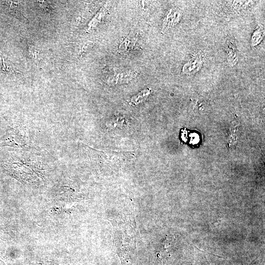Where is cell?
I'll list each match as a JSON object with an SVG mask.
<instances>
[{
  "label": "cell",
  "instance_id": "obj_1",
  "mask_svg": "<svg viewBox=\"0 0 265 265\" xmlns=\"http://www.w3.org/2000/svg\"><path fill=\"white\" fill-rule=\"evenodd\" d=\"M136 76L135 72L129 70H119L114 72L107 79L109 84H115L128 82Z\"/></svg>",
  "mask_w": 265,
  "mask_h": 265
},
{
  "label": "cell",
  "instance_id": "obj_7",
  "mask_svg": "<svg viewBox=\"0 0 265 265\" xmlns=\"http://www.w3.org/2000/svg\"><path fill=\"white\" fill-rule=\"evenodd\" d=\"M201 262V265H211L207 260L206 257L204 256V258L202 259Z\"/></svg>",
  "mask_w": 265,
  "mask_h": 265
},
{
  "label": "cell",
  "instance_id": "obj_6",
  "mask_svg": "<svg viewBox=\"0 0 265 265\" xmlns=\"http://www.w3.org/2000/svg\"><path fill=\"white\" fill-rule=\"evenodd\" d=\"M264 29L262 26H259L254 32L251 38V43L253 46H257L263 39Z\"/></svg>",
  "mask_w": 265,
  "mask_h": 265
},
{
  "label": "cell",
  "instance_id": "obj_5",
  "mask_svg": "<svg viewBox=\"0 0 265 265\" xmlns=\"http://www.w3.org/2000/svg\"><path fill=\"white\" fill-rule=\"evenodd\" d=\"M150 88H146L142 90L138 94L132 97L129 103L130 105H137L144 101L151 93Z\"/></svg>",
  "mask_w": 265,
  "mask_h": 265
},
{
  "label": "cell",
  "instance_id": "obj_4",
  "mask_svg": "<svg viewBox=\"0 0 265 265\" xmlns=\"http://www.w3.org/2000/svg\"><path fill=\"white\" fill-rule=\"evenodd\" d=\"M227 58L232 65L236 64L238 60L236 46L232 41H228L227 45Z\"/></svg>",
  "mask_w": 265,
  "mask_h": 265
},
{
  "label": "cell",
  "instance_id": "obj_2",
  "mask_svg": "<svg viewBox=\"0 0 265 265\" xmlns=\"http://www.w3.org/2000/svg\"><path fill=\"white\" fill-rule=\"evenodd\" d=\"M203 64L202 57L200 54H196L184 64L182 72L186 75H191L195 74L202 67Z\"/></svg>",
  "mask_w": 265,
  "mask_h": 265
},
{
  "label": "cell",
  "instance_id": "obj_8",
  "mask_svg": "<svg viewBox=\"0 0 265 265\" xmlns=\"http://www.w3.org/2000/svg\"><path fill=\"white\" fill-rule=\"evenodd\" d=\"M0 265H5V264L4 263V262L0 260Z\"/></svg>",
  "mask_w": 265,
  "mask_h": 265
},
{
  "label": "cell",
  "instance_id": "obj_3",
  "mask_svg": "<svg viewBox=\"0 0 265 265\" xmlns=\"http://www.w3.org/2000/svg\"><path fill=\"white\" fill-rule=\"evenodd\" d=\"M182 15V12L178 8L170 9L164 19L162 30L165 31L176 25L181 19Z\"/></svg>",
  "mask_w": 265,
  "mask_h": 265
}]
</instances>
